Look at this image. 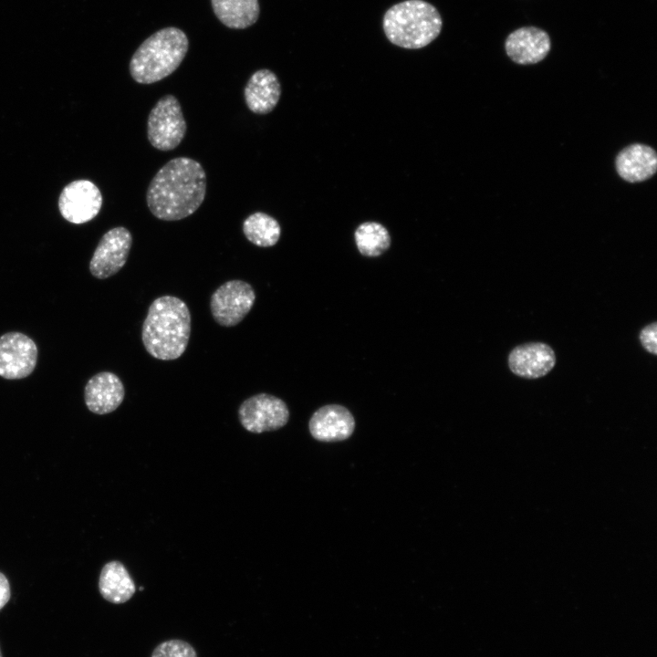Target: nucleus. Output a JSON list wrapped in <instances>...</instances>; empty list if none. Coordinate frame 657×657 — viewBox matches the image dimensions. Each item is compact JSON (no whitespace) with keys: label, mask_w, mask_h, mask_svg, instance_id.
Instances as JSON below:
<instances>
[{"label":"nucleus","mask_w":657,"mask_h":657,"mask_svg":"<svg viewBox=\"0 0 657 657\" xmlns=\"http://www.w3.org/2000/svg\"><path fill=\"white\" fill-rule=\"evenodd\" d=\"M206 174L197 161L177 157L166 162L153 176L146 192L151 213L162 221L184 219L203 203Z\"/></svg>","instance_id":"1"},{"label":"nucleus","mask_w":657,"mask_h":657,"mask_svg":"<svg viewBox=\"0 0 657 657\" xmlns=\"http://www.w3.org/2000/svg\"><path fill=\"white\" fill-rule=\"evenodd\" d=\"M191 334V314L184 301L162 296L152 301L144 319L141 339L147 352L161 360H172L185 351Z\"/></svg>","instance_id":"2"},{"label":"nucleus","mask_w":657,"mask_h":657,"mask_svg":"<svg viewBox=\"0 0 657 657\" xmlns=\"http://www.w3.org/2000/svg\"><path fill=\"white\" fill-rule=\"evenodd\" d=\"M189 48L186 34L174 26L151 35L136 49L130 61L131 78L140 84H151L173 73Z\"/></svg>","instance_id":"3"},{"label":"nucleus","mask_w":657,"mask_h":657,"mask_svg":"<svg viewBox=\"0 0 657 657\" xmlns=\"http://www.w3.org/2000/svg\"><path fill=\"white\" fill-rule=\"evenodd\" d=\"M443 19L437 8L423 0H405L384 14L382 28L388 40L407 49L431 44L442 31Z\"/></svg>","instance_id":"4"},{"label":"nucleus","mask_w":657,"mask_h":657,"mask_svg":"<svg viewBox=\"0 0 657 657\" xmlns=\"http://www.w3.org/2000/svg\"><path fill=\"white\" fill-rule=\"evenodd\" d=\"M187 124L178 99L167 94L151 110L147 120V137L153 148L167 151L183 140Z\"/></svg>","instance_id":"5"},{"label":"nucleus","mask_w":657,"mask_h":657,"mask_svg":"<svg viewBox=\"0 0 657 657\" xmlns=\"http://www.w3.org/2000/svg\"><path fill=\"white\" fill-rule=\"evenodd\" d=\"M255 300L256 293L250 284L239 279L230 280L212 295L211 313L219 325L234 327L248 314Z\"/></svg>","instance_id":"6"},{"label":"nucleus","mask_w":657,"mask_h":657,"mask_svg":"<svg viewBox=\"0 0 657 657\" xmlns=\"http://www.w3.org/2000/svg\"><path fill=\"white\" fill-rule=\"evenodd\" d=\"M238 416L245 430L261 433L285 426L289 419V411L281 399L267 393H259L243 402Z\"/></svg>","instance_id":"7"},{"label":"nucleus","mask_w":657,"mask_h":657,"mask_svg":"<svg viewBox=\"0 0 657 657\" xmlns=\"http://www.w3.org/2000/svg\"><path fill=\"white\" fill-rule=\"evenodd\" d=\"M37 356V346L29 336L18 331L1 335L0 377L6 380L28 377L36 369Z\"/></svg>","instance_id":"8"},{"label":"nucleus","mask_w":657,"mask_h":657,"mask_svg":"<svg viewBox=\"0 0 657 657\" xmlns=\"http://www.w3.org/2000/svg\"><path fill=\"white\" fill-rule=\"evenodd\" d=\"M132 235L124 226L114 227L100 238L89 262V272L98 279L117 274L126 264Z\"/></svg>","instance_id":"9"},{"label":"nucleus","mask_w":657,"mask_h":657,"mask_svg":"<svg viewBox=\"0 0 657 657\" xmlns=\"http://www.w3.org/2000/svg\"><path fill=\"white\" fill-rule=\"evenodd\" d=\"M102 194L89 180H76L66 185L58 197V209L68 222L80 224L94 219L102 206Z\"/></svg>","instance_id":"10"},{"label":"nucleus","mask_w":657,"mask_h":657,"mask_svg":"<svg viewBox=\"0 0 657 657\" xmlns=\"http://www.w3.org/2000/svg\"><path fill=\"white\" fill-rule=\"evenodd\" d=\"M551 40L542 28L528 26L511 32L505 41L508 57L519 65H530L542 61L549 53Z\"/></svg>","instance_id":"11"},{"label":"nucleus","mask_w":657,"mask_h":657,"mask_svg":"<svg viewBox=\"0 0 657 657\" xmlns=\"http://www.w3.org/2000/svg\"><path fill=\"white\" fill-rule=\"evenodd\" d=\"M556 355L550 346L542 342H529L513 349L508 356V367L516 376L537 379L548 374L555 366Z\"/></svg>","instance_id":"12"},{"label":"nucleus","mask_w":657,"mask_h":657,"mask_svg":"<svg viewBox=\"0 0 657 657\" xmlns=\"http://www.w3.org/2000/svg\"><path fill=\"white\" fill-rule=\"evenodd\" d=\"M124 396L125 389L121 380L110 371L93 375L84 388L86 406L96 414L114 412L123 402Z\"/></svg>","instance_id":"13"},{"label":"nucleus","mask_w":657,"mask_h":657,"mask_svg":"<svg viewBox=\"0 0 657 657\" xmlns=\"http://www.w3.org/2000/svg\"><path fill=\"white\" fill-rule=\"evenodd\" d=\"M311 435L321 442H339L349 438L355 429L350 412L338 404L319 408L309 420Z\"/></svg>","instance_id":"14"},{"label":"nucleus","mask_w":657,"mask_h":657,"mask_svg":"<svg viewBox=\"0 0 657 657\" xmlns=\"http://www.w3.org/2000/svg\"><path fill=\"white\" fill-rule=\"evenodd\" d=\"M281 84L271 70L262 68L254 72L244 89V98L250 111L259 115L270 113L281 96Z\"/></svg>","instance_id":"15"},{"label":"nucleus","mask_w":657,"mask_h":657,"mask_svg":"<svg viewBox=\"0 0 657 657\" xmlns=\"http://www.w3.org/2000/svg\"><path fill=\"white\" fill-rule=\"evenodd\" d=\"M615 165L618 174L623 180L629 182H643L656 172L657 154L645 144H631L618 154Z\"/></svg>","instance_id":"16"},{"label":"nucleus","mask_w":657,"mask_h":657,"mask_svg":"<svg viewBox=\"0 0 657 657\" xmlns=\"http://www.w3.org/2000/svg\"><path fill=\"white\" fill-rule=\"evenodd\" d=\"M99 589L107 601L121 604L131 599L136 588L124 565L120 561H110L100 571Z\"/></svg>","instance_id":"17"},{"label":"nucleus","mask_w":657,"mask_h":657,"mask_svg":"<svg viewBox=\"0 0 657 657\" xmlns=\"http://www.w3.org/2000/svg\"><path fill=\"white\" fill-rule=\"evenodd\" d=\"M218 20L233 29H245L254 25L260 14L258 0H211Z\"/></svg>","instance_id":"18"},{"label":"nucleus","mask_w":657,"mask_h":657,"mask_svg":"<svg viewBox=\"0 0 657 657\" xmlns=\"http://www.w3.org/2000/svg\"><path fill=\"white\" fill-rule=\"evenodd\" d=\"M243 233L252 244L270 247L278 242L281 227L274 217L263 212H256L244 220Z\"/></svg>","instance_id":"19"},{"label":"nucleus","mask_w":657,"mask_h":657,"mask_svg":"<svg viewBox=\"0 0 657 657\" xmlns=\"http://www.w3.org/2000/svg\"><path fill=\"white\" fill-rule=\"evenodd\" d=\"M354 238L360 253L369 257L382 255L391 243L388 230L377 222L360 224L355 230Z\"/></svg>","instance_id":"20"},{"label":"nucleus","mask_w":657,"mask_h":657,"mask_svg":"<svg viewBox=\"0 0 657 657\" xmlns=\"http://www.w3.org/2000/svg\"><path fill=\"white\" fill-rule=\"evenodd\" d=\"M151 657H197L194 648L182 640H169L155 647Z\"/></svg>","instance_id":"21"},{"label":"nucleus","mask_w":657,"mask_h":657,"mask_svg":"<svg viewBox=\"0 0 657 657\" xmlns=\"http://www.w3.org/2000/svg\"><path fill=\"white\" fill-rule=\"evenodd\" d=\"M657 323L654 321L652 324L644 327L640 332V340L643 348L653 355L657 354Z\"/></svg>","instance_id":"22"},{"label":"nucleus","mask_w":657,"mask_h":657,"mask_svg":"<svg viewBox=\"0 0 657 657\" xmlns=\"http://www.w3.org/2000/svg\"><path fill=\"white\" fill-rule=\"evenodd\" d=\"M11 596L10 585L7 578L0 572V610L8 602Z\"/></svg>","instance_id":"23"},{"label":"nucleus","mask_w":657,"mask_h":657,"mask_svg":"<svg viewBox=\"0 0 657 657\" xmlns=\"http://www.w3.org/2000/svg\"><path fill=\"white\" fill-rule=\"evenodd\" d=\"M0 657H3V655H2V652H1V648H0Z\"/></svg>","instance_id":"24"}]
</instances>
